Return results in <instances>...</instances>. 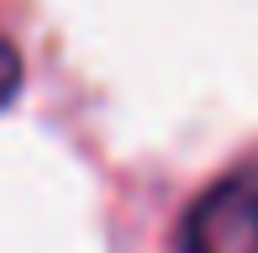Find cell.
I'll use <instances>...</instances> for the list:
<instances>
[{
    "label": "cell",
    "mask_w": 258,
    "mask_h": 253,
    "mask_svg": "<svg viewBox=\"0 0 258 253\" xmlns=\"http://www.w3.org/2000/svg\"><path fill=\"white\" fill-rule=\"evenodd\" d=\"M16 90H21V53H16V42L0 32V106H11Z\"/></svg>",
    "instance_id": "obj_2"
},
{
    "label": "cell",
    "mask_w": 258,
    "mask_h": 253,
    "mask_svg": "<svg viewBox=\"0 0 258 253\" xmlns=\"http://www.w3.org/2000/svg\"><path fill=\"white\" fill-rule=\"evenodd\" d=\"M179 253H258V158L195 195L179 222Z\"/></svg>",
    "instance_id": "obj_1"
}]
</instances>
